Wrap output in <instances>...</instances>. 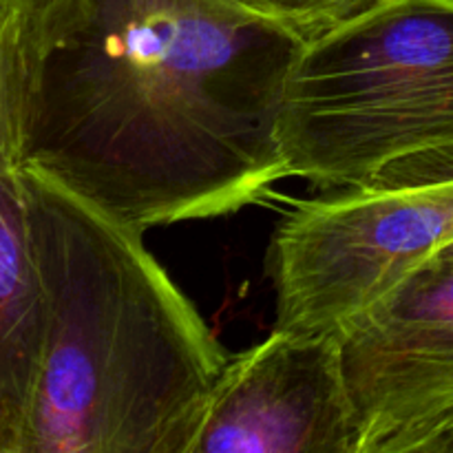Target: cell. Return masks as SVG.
<instances>
[{"label": "cell", "mask_w": 453, "mask_h": 453, "mask_svg": "<svg viewBox=\"0 0 453 453\" xmlns=\"http://www.w3.org/2000/svg\"><path fill=\"white\" fill-rule=\"evenodd\" d=\"M279 144L323 193L453 184V0H388L305 44Z\"/></svg>", "instance_id": "3957f363"}, {"label": "cell", "mask_w": 453, "mask_h": 453, "mask_svg": "<svg viewBox=\"0 0 453 453\" xmlns=\"http://www.w3.org/2000/svg\"><path fill=\"white\" fill-rule=\"evenodd\" d=\"M228 3L283 27L310 44L388 0H228Z\"/></svg>", "instance_id": "9c48e42d"}, {"label": "cell", "mask_w": 453, "mask_h": 453, "mask_svg": "<svg viewBox=\"0 0 453 453\" xmlns=\"http://www.w3.org/2000/svg\"><path fill=\"white\" fill-rule=\"evenodd\" d=\"M29 31L25 168L144 234L288 177L279 119L305 42L228 0H62Z\"/></svg>", "instance_id": "6da1fadb"}, {"label": "cell", "mask_w": 453, "mask_h": 453, "mask_svg": "<svg viewBox=\"0 0 453 453\" xmlns=\"http://www.w3.org/2000/svg\"><path fill=\"white\" fill-rule=\"evenodd\" d=\"M341 341L357 453H453V257L418 265Z\"/></svg>", "instance_id": "5b68a950"}, {"label": "cell", "mask_w": 453, "mask_h": 453, "mask_svg": "<svg viewBox=\"0 0 453 453\" xmlns=\"http://www.w3.org/2000/svg\"><path fill=\"white\" fill-rule=\"evenodd\" d=\"M341 334L273 330L230 354L190 453H357Z\"/></svg>", "instance_id": "8992f818"}, {"label": "cell", "mask_w": 453, "mask_h": 453, "mask_svg": "<svg viewBox=\"0 0 453 453\" xmlns=\"http://www.w3.org/2000/svg\"><path fill=\"white\" fill-rule=\"evenodd\" d=\"M44 334L25 168L0 166V453H25Z\"/></svg>", "instance_id": "52a82bcc"}, {"label": "cell", "mask_w": 453, "mask_h": 453, "mask_svg": "<svg viewBox=\"0 0 453 453\" xmlns=\"http://www.w3.org/2000/svg\"><path fill=\"white\" fill-rule=\"evenodd\" d=\"M438 255H445V257H453V243H449V246L447 248H442L441 252H438Z\"/></svg>", "instance_id": "8fae6325"}, {"label": "cell", "mask_w": 453, "mask_h": 453, "mask_svg": "<svg viewBox=\"0 0 453 453\" xmlns=\"http://www.w3.org/2000/svg\"><path fill=\"white\" fill-rule=\"evenodd\" d=\"M3 4H9L16 12H20L22 16L27 18L29 22L40 20L42 16H47L53 7L62 3V0H0Z\"/></svg>", "instance_id": "30bf717a"}, {"label": "cell", "mask_w": 453, "mask_h": 453, "mask_svg": "<svg viewBox=\"0 0 453 453\" xmlns=\"http://www.w3.org/2000/svg\"><path fill=\"white\" fill-rule=\"evenodd\" d=\"M29 100L27 18L0 3V166L25 168Z\"/></svg>", "instance_id": "ba28073f"}, {"label": "cell", "mask_w": 453, "mask_h": 453, "mask_svg": "<svg viewBox=\"0 0 453 453\" xmlns=\"http://www.w3.org/2000/svg\"><path fill=\"white\" fill-rule=\"evenodd\" d=\"M25 175L47 310L25 453H190L230 354L144 234Z\"/></svg>", "instance_id": "7a4b0ae2"}, {"label": "cell", "mask_w": 453, "mask_h": 453, "mask_svg": "<svg viewBox=\"0 0 453 453\" xmlns=\"http://www.w3.org/2000/svg\"><path fill=\"white\" fill-rule=\"evenodd\" d=\"M453 243V184L330 190L279 221L265 273L274 330L341 334L418 265Z\"/></svg>", "instance_id": "277c9868"}]
</instances>
